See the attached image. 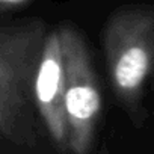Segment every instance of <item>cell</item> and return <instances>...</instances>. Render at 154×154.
Returning <instances> with one entry per match:
<instances>
[{
    "mask_svg": "<svg viewBox=\"0 0 154 154\" xmlns=\"http://www.w3.org/2000/svg\"><path fill=\"white\" fill-rule=\"evenodd\" d=\"M65 66V118L68 151L89 154L101 118L103 97L86 39L74 26H59Z\"/></svg>",
    "mask_w": 154,
    "mask_h": 154,
    "instance_id": "3",
    "label": "cell"
},
{
    "mask_svg": "<svg viewBox=\"0 0 154 154\" xmlns=\"http://www.w3.org/2000/svg\"><path fill=\"white\" fill-rule=\"evenodd\" d=\"M47 30L41 21L0 26V140H26L35 107L33 77Z\"/></svg>",
    "mask_w": 154,
    "mask_h": 154,
    "instance_id": "2",
    "label": "cell"
},
{
    "mask_svg": "<svg viewBox=\"0 0 154 154\" xmlns=\"http://www.w3.org/2000/svg\"><path fill=\"white\" fill-rule=\"evenodd\" d=\"M103 51L112 91L136 118L154 69V8L125 6L103 27Z\"/></svg>",
    "mask_w": 154,
    "mask_h": 154,
    "instance_id": "1",
    "label": "cell"
},
{
    "mask_svg": "<svg viewBox=\"0 0 154 154\" xmlns=\"http://www.w3.org/2000/svg\"><path fill=\"white\" fill-rule=\"evenodd\" d=\"M63 95V51L59 27H56L47 30L44 36L33 77V104L51 142L60 151H68V128Z\"/></svg>",
    "mask_w": 154,
    "mask_h": 154,
    "instance_id": "4",
    "label": "cell"
},
{
    "mask_svg": "<svg viewBox=\"0 0 154 154\" xmlns=\"http://www.w3.org/2000/svg\"><path fill=\"white\" fill-rule=\"evenodd\" d=\"M27 2H30V0H0V11L17 8V6H21V5L27 3Z\"/></svg>",
    "mask_w": 154,
    "mask_h": 154,
    "instance_id": "5",
    "label": "cell"
}]
</instances>
